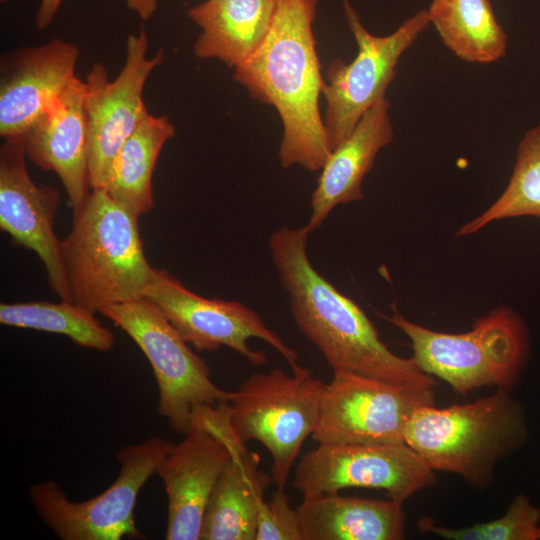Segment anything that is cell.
<instances>
[{"label":"cell","mask_w":540,"mask_h":540,"mask_svg":"<svg viewBox=\"0 0 540 540\" xmlns=\"http://www.w3.org/2000/svg\"><path fill=\"white\" fill-rule=\"evenodd\" d=\"M306 226H283L269 237L272 262L299 330L333 372H352L392 383L433 388L435 377L413 358L393 353L359 305L312 265Z\"/></svg>","instance_id":"obj_1"},{"label":"cell","mask_w":540,"mask_h":540,"mask_svg":"<svg viewBox=\"0 0 540 540\" xmlns=\"http://www.w3.org/2000/svg\"><path fill=\"white\" fill-rule=\"evenodd\" d=\"M316 7L317 0H277L265 40L234 69L233 79L281 118L278 156L283 168L321 170L331 153L319 110L325 81L312 29Z\"/></svg>","instance_id":"obj_2"},{"label":"cell","mask_w":540,"mask_h":540,"mask_svg":"<svg viewBox=\"0 0 540 540\" xmlns=\"http://www.w3.org/2000/svg\"><path fill=\"white\" fill-rule=\"evenodd\" d=\"M138 218L105 189H92L61 240L73 302L91 310L139 299L151 281Z\"/></svg>","instance_id":"obj_3"},{"label":"cell","mask_w":540,"mask_h":540,"mask_svg":"<svg viewBox=\"0 0 540 540\" xmlns=\"http://www.w3.org/2000/svg\"><path fill=\"white\" fill-rule=\"evenodd\" d=\"M527 435L523 406L509 389L497 388L472 403L418 408L407 423L405 443L432 470L486 489L497 462L522 447Z\"/></svg>","instance_id":"obj_4"},{"label":"cell","mask_w":540,"mask_h":540,"mask_svg":"<svg viewBox=\"0 0 540 540\" xmlns=\"http://www.w3.org/2000/svg\"><path fill=\"white\" fill-rule=\"evenodd\" d=\"M380 317L411 342L422 371L447 382L459 394L484 386L511 390L527 361L529 334L514 310L500 306L477 319L464 333H443L406 319L396 308Z\"/></svg>","instance_id":"obj_5"},{"label":"cell","mask_w":540,"mask_h":540,"mask_svg":"<svg viewBox=\"0 0 540 540\" xmlns=\"http://www.w3.org/2000/svg\"><path fill=\"white\" fill-rule=\"evenodd\" d=\"M292 374L276 368L254 373L228 402L230 424L244 442H260L271 454L276 489L285 490L299 451L318 421L326 383L298 363Z\"/></svg>","instance_id":"obj_6"},{"label":"cell","mask_w":540,"mask_h":540,"mask_svg":"<svg viewBox=\"0 0 540 540\" xmlns=\"http://www.w3.org/2000/svg\"><path fill=\"white\" fill-rule=\"evenodd\" d=\"M138 345L158 386V414L174 432L185 435L203 406L230 401L233 391L218 387L206 362L196 354L164 314L141 297L101 312Z\"/></svg>","instance_id":"obj_7"},{"label":"cell","mask_w":540,"mask_h":540,"mask_svg":"<svg viewBox=\"0 0 540 540\" xmlns=\"http://www.w3.org/2000/svg\"><path fill=\"white\" fill-rule=\"evenodd\" d=\"M172 443L162 437L123 447L114 482L99 495L71 501L53 480L32 485L30 499L43 522L63 540H120L139 538L134 518L137 496L155 474Z\"/></svg>","instance_id":"obj_8"},{"label":"cell","mask_w":540,"mask_h":540,"mask_svg":"<svg viewBox=\"0 0 540 540\" xmlns=\"http://www.w3.org/2000/svg\"><path fill=\"white\" fill-rule=\"evenodd\" d=\"M344 8L358 50L351 62L334 59L326 71L322 93L327 109L323 121L331 151L352 132L363 114L385 97L401 56L430 24L424 9L391 34L377 36L365 29L348 0H344Z\"/></svg>","instance_id":"obj_9"},{"label":"cell","mask_w":540,"mask_h":540,"mask_svg":"<svg viewBox=\"0 0 540 540\" xmlns=\"http://www.w3.org/2000/svg\"><path fill=\"white\" fill-rule=\"evenodd\" d=\"M427 405H434L432 388L333 372L312 438L318 444H403L412 414Z\"/></svg>","instance_id":"obj_10"},{"label":"cell","mask_w":540,"mask_h":540,"mask_svg":"<svg viewBox=\"0 0 540 540\" xmlns=\"http://www.w3.org/2000/svg\"><path fill=\"white\" fill-rule=\"evenodd\" d=\"M148 48V36L141 29L128 36L125 61L114 80L108 79L101 62H95L86 75L83 106L91 190L105 189L121 146L149 113L143 90L150 74L163 61L164 51L148 57Z\"/></svg>","instance_id":"obj_11"},{"label":"cell","mask_w":540,"mask_h":540,"mask_svg":"<svg viewBox=\"0 0 540 540\" xmlns=\"http://www.w3.org/2000/svg\"><path fill=\"white\" fill-rule=\"evenodd\" d=\"M435 481L434 470L406 443L318 444L299 461L293 485L303 498L367 488L403 503Z\"/></svg>","instance_id":"obj_12"},{"label":"cell","mask_w":540,"mask_h":540,"mask_svg":"<svg viewBox=\"0 0 540 540\" xmlns=\"http://www.w3.org/2000/svg\"><path fill=\"white\" fill-rule=\"evenodd\" d=\"M142 297L154 304L183 339L198 351L212 352L226 346L252 365L259 366L267 357L248 343L251 338H258L280 353L289 365L297 363L295 350L254 310L238 301L202 297L166 270L153 269Z\"/></svg>","instance_id":"obj_13"},{"label":"cell","mask_w":540,"mask_h":540,"mask_svg":"<svg viewBox=\"0 0 540 540\" xmlns=\"http://www.w3.org/2000/svg\"><path fill=\"white\" fill-rule=\"evenodd\" d=\"M230 458L218 406L196 410L184 439L155 471L168 498L167 540H199L207 504Z\"/></svg>","instance_id":"obj_14"},{"label":"cell","mask_w":540,"mask_h":540,"mask_svg":"<svg viewBox=\"0 0 540 540\" xmlns=\"http://www.w3.org/2000/svg\"><path fill=\"white\" fill-rule=\"evenodd\" d=\"M24 139H5L0 147V228L14 245L34 251L41 259L48 282L60 300L73 302L61 257V240L54 220L59 192L38 185L26 166Z\"/></svg>","instance_id":"obj_15"},{"label":"cell","mask_w":540,"mask_h":540,"mask_svg":"<svg viewBox=\"0 0 540 540\" xmlns=\"http://www.w3.org/2000/svg\"><path fill=\"white\" fill-rule=\"evenodd\" d=\"M78 47L54 38L1 60L0 135L24 138L48 106L77 77Z\"/></svg>","instance_id":"obj_16"},{"label":"cell","mask_w":540,"mask_h":540,"mask_svg":"<svg viewBox=\"0 0 540 540\" xmlns=\"http://www.w3.org/2000/svg\"><path fill=\"white\" fill-rule=\"evenodd\" d=\"M84 81L76 77L25 135L26 156L61 180L76 214L91 192Z\"/></svg>","instance_id":"obj_17"},{"label":"cell","mask_w":540,"mask_h":540,"mask_svg":"<svg viewBox=\"0 0 540 540\" xmlns=\"http://www.w3.org/2000/svg\"><path fill=\"white\" fill-rule=\"evenodd\" d=\"M218 411L230 458L207 504L200 540H255L259 510L273 478L261 470L260 455L233 430L228 403L219 404Z\"/></svg>","instance_id":"obj_18"},{"label":"cell","mask_w":540,"mask_h":540,"mask_svg":"<svg viewBox=\"0 0 540 540\" xmlns=\"http://www.w3.org/2000/svg\"><path fill=\"white\" fill-rule=\"evenodd\" d=\"M389 109L386 97L377 101L331 151L312 193L311 215L305 225L310 233L322 226L337 205L363 198L364 177L372 169L378 152L394 138Z\"/></svg>","instance_id":"obj_19"},{"label":"cell","mask_w":540,"mask_h":540,"mask_svg":"<svg viewBox=\"0 0 540 540\" xmlns=\"http://www.w3.org/2000/svg\"><path fill=\"white\" fill-rule=\"evenodd\" d=\"M276 7L277 0H206L189 8L188 17L201 28L194 55L235 69L265 40Z\"/></svg>","instance_id":"obj_20"},{"label":"cell","mask_w":540,"mask_h":540,"mask_svg":"<svg viewBox=\"0 0 540 540\" xmlns=\"http://www.w3.org/2000/svg\"><path fill=\"white\" fill-rule=\"evenodd\" d=\"M402 504L332 493L303 498L296 510L303 540H402Z\"/></svg>","instance_id":"obj_21"},{"label":"cell","mask_w":540,"mask_h":540,"mask_svg":"<svg viewBox=\"0 0 540 540\" xmlns=\"http://www.w3.org/2000/svg\"><path fill=\"white\" fill-rule=\"evenodd\" d=\"M429 22L460 60L490 64L507 52V35L490 0H432Z\"/></svg>","instance_id":"obj_22"},{"label":"cell","mask_w":540,"mask_h":540,"mask_svg":"<svg viewBox=\"0 0 540 540\" xmlns=\"http://www.w3.org/2000/svg\"><path fill=\"white\" fill-rule=\"evenodd\" d=\"M175 135L166 115L148 113L121 146L111 169L107 193L140 217L153 205L152 175L164 144Z\"/></svg>","instance_id":"obj_23"},{"label":"cell","mask_w":540,"mask_h":540,"mask_svg":"<svg viewBox=\"0 0 540 540\" xmlns=\"http://www.w3.org/2000/svg\"><path fill=\"white\" fill-rule=\"evenodd\" d=\"M0 322L12 327L62 334L82 347L101 352L109 351L115 345L113 332L102 325L94 312L75 302L1 303Z\"/></svg>","instance_id":"obj_24"},{"label":"cell","mask_w":540,"mask_h":540,"mask_svg":"<svg viewBox=\"0 0 540 540\" xmlns=\"http://www.w3.org/2000/svg\"><path fill=\"white\" fill-rule=\"evenodd\" d=\"M522 216L540 219V122L519 141L512 174L502 194L460 227L456 236L471 235L491 222Z\"/></svg>","instance_id":"obj_25"},{"label":"cell","mask_w":540,"mask_h":540,"mask_svg":"<svg viewBox=\"0 0 540 540\" xmlns=\"http://www.w3.org/2000/svg\"><path fill=\"white\" fill-rule=\"evenodd\" d=\"M540 510L529 497L517 495L503 516L469 527L438 526L427 516L418 521L421 532H431L448 540H540Z\"/></svg>","instance_id":"obj_26"},{"label":"cell","mask_w":540,"mask_h":540,"mask_svg":"<svg viewBox=\"0 0 540 540\" xmlns=\"http://www.w3.org/2000/svg\"><path fill=\"white\" fill-rule=\"evenodd\" d=\"M255 540H303L297 510L290 506L285 490L276 489L262 503Z\"/></svg>","instance_id":"obj_27"},{"label":"cell","mask_w":540,"mask_h":540,"mask_svg":"<svg viewBox=\"0 0 540 540\" xmlns=\"http://www.w3.org/2000/svg\"><path fill=\"white\" fill-rule=\"evenodd\" d=\"M63 0H41L35 15V26L39 30L46 29L54 20Z\"/></svg>","instance_id":"obj_28"},{"label":"cell","mask_w":540,"mask_h":540,"mask_svg":"<svg viewBox=\"0 0 540 540\" xmlns=\"http://www.w3.org/2000/svg\"><path fill=\"white\" fill-rule=\"evenodd\" d=\"M125 2L128 8L144 21L151 19L158 8V0H125Z\"/></svg>","instance_id":"obj_29"},{"label":"cell","mask_w":540,"mask_h":540,"mask_svg":"<svg viewBox=\"0 0 540 540\" xmlns=\"http://www.w3.org/2000/svg\"><path fill=\"white\" fill-rule=\"evenodd\" d=\"M0 1H1V3H5V2H7V1H9V0H0Z\"/></svg>","instance_id":"obj_30"}]
</instances>
